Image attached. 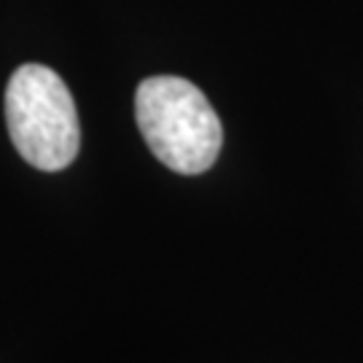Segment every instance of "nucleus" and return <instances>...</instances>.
I'll use <instances>...</instances> for the list:
<instances>
[{"instance_id":"obj_1","label":"nucleus","mask_w":363,"mask_h":363,"mask_svg":"<svg viewBox=\"0 0 363 363\" xmlns=\"http://www.w3.org/2000/svg\"><path fill=\"white\" fill-rule=\"evenodd\" d=\"M135 118L151 154L181 175L208 172L220 154L223 127L205 91L181 76H151L135 91Z\"/></svg>"},{"instance_id":"obj_2","label":"nucleus","mask_w":363,"mask_h":363,"mask_svg":"<svg viewBox=\"0 0 363 363\" xmlns=\"http://www.w3.org/2000/svg\"><path fill=\"white\" fill-rule=\"evenodd\" d=\"M6 124L13 148L35 169L60 172L78 156L76 103L52 67L27 62L13 70L6 86Z\"/></svg>"}]
</instances>
